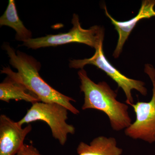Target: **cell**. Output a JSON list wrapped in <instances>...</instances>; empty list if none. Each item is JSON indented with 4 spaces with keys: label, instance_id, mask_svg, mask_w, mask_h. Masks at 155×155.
<instances>
[{
    "label": "cell",
    "instance_id": "1",
    "mask_svg": "<svg viewBox=\"0 0 155 155\" xmlns=\"http://www.w3.org/2000/svg\"><path fill=\"white\" fill-rule=\"evenodd\" d=\"M3 47L10 58V64L17 72H13L7 67H4L1 73L22 84L41 102L57 103L67 108L73 114L80 113L72 104V102H75L74 99L56 90L41 77L39 74L40 64L34 58L19 51L16 53L8 44H5Z\"/></svg>",
    "mask_w": 155,
    "mask_h": 155
},
{
    "label": "cell",
    "instance_id": "2",
    "mask_svg": "<svg viewBox=\"0 0 155 155\" xmlns=\"http://www.w3.org/2000/svg\"><path fill=\"white\" fill-rule=\"evenodd\" d=\"M78 74L80 80L81 91L84 94L82 110L102 111L108 116L112 129L116 131L125 130L131 125L132 120L128 113V105L117 100V93L107 82L95 83L83 69Z\"/></svg>",
    "mask_w": 155,
    "mask_h": 155
},
{
    "label": "cell",
    "instance_id": "3",
    "mask_svg": "<svg viewBox=\"0 0 155 155\" xmlns=\"http://www.w3.org/2000/svg\"><path fill=\"white\" fill-rule=\"evenodd\" d=\"M68 109L57 103L38 102L32 104L25 116L18 122L22 126L37 121L45 122L49 126L53 137L61 145L66 143L69 134L75 133V127L67 122Z\"/></svg>",
    "mask_w": 155,
    "mask_h": 155
},
{
    "label": "cell",
    "instance_id": "4",
    "mask_svg": "<svg viewBox=\"0 0 155 155\" xmlns=\"http://www.w3.org/2000/svg\"><path fill=\"white\" fill-rule=\"evenodd\" d=\"M72 23L73 27L69 32L30 39L24 42L22 45L36 49L41 48L78 43L95 49L101 43L103 42L104 30L102 27L94 25L89 29H84L81 25L78 15L76 14H73Z\"/></svg>",
    "mask_w": 155,
    "mask_h": 155
},
{
    "label": "cell",
    "instance_id": "5",
    "mask_svg": "<svg viewBox=\"0 0 155 155\" xmlns=\"http://www.w3.org/2000/svg\"><path fill=\"white\" fill-rule=\"evenodd\" d=\"M144 72L153 83V96L148 102L138 101L131 105L136 119L125 130V135L134 139H140L150 143L155 142V69L146 64Z\"/></svg>",
    "mask_w": 155,
    "mask_h": 155
},
{
    "label": "cell",
    "instance_id": "6",
    "mask_svg": "<svg viewBox=\"0 0 155 155\" xmlns=\"http://www.w3.org/2000/svg\"><path fill=\"white\" fill-rule=\"evenodd\" d=\"M95 49V53L91 58L70 61L69 67L75 69H83L86 65L91 64L101 69L117 84L119 87L123 90L126 98L125 103L127 105L131 106L134 104L131 93L133 90L137 91L144 96L147 95V90L145 87L144 82L126 77L109 62L104 54L103 42L101 43Z\"/></svg>",
    "mask_w": 155,
    "mask_h": 155
},
{
    "label": "cell",
    "instance_id": "7",
    "mask_svg": "<svg viewBox=\"0 0 155 155\" xmlns=\"http://www.w3.org/2000/svg\"><path fill=\"white\" fill-rule=\"evenodd\" d=\"M32 130L28 124L22 128L18 122L4 114L0 116V155H16Z\"/></svg>",
    "mask_w": 155,
    "mask_h": 155
},
{
    "label": "cell",
    "instance_id": "8",
    "mask_svg": "<svg viewBox=\"0 0 155 155\" xmlns=\"http://www.w3.org/2000/svg\"><path fill=\"white\" fill-rule=\"evenodd\" d=\"M155 5V1H143L141 7L136 16L130 20L123 22L117 21L114 19L108 13L106 6H104L106 16L111 20V22L114 25L119 35L117 45L113 54L114 58H119L122 52L125 41L127 40L131 31L139 21L142 19H149L151 17H155V11L154 9Z\"/></svg>",
    "mask_w": 155,
    "mask_h": 155
},
{
    "label": "cell",
    "instance_id": "9",
    "mask_svg": "<svg viewBox=\"0 0 155 155\" xmlns=\"http://www.w3.org/2000/svg\"><path fill=\"white\" fill-rule=\"evenodd\" d=\"M122 152L116 139L104 136L94 139L89 144L81 142L77 148V155H122Z\"/></svg>",
    "mask_w": 155,
    "mask_h": 155
},
{
    "label": "cell",
    "instance_id": "10",
    "mask_svg": "<svg viewBox=\"0 0 155 155\" xmlns=\"http://www.w3.org/2000/svg\"><path fill=\"white\" fill-rule=\"evenodd\" d=\"M0 100L7 103L12 100L24 101L32 104L41 102L25 86L8 76L0 84Z\"/></svg>",
    "mask_w": 155,
    "mask_h": 155
},
{
    "label": "cell",
    "instance_id": "11",
    "mask_svg": "<svg viewBox=\"0 0 155 155\" xmlns=\"http://www.w3.org/2000/svg\"><path fill=\"white\" fill-rule=\"evenodd\" d=\"M0 25L13 28L16 31L15 38L17 40L24 42L32 38L31 32L26 28L19 19L14 0H9L5 11L0 18Z\"/></svg>",
    "mask_w": 155,
    "mask_h": 155
},
{
    "label": "cell",
    "instance_id": "12",
    "mask_svg": "<svg viewBox=\"0 0 155 155\" xmlns=\"http://www.w3.org/2000/svg\"><path fill=\"white\" fill-rule=\"evenodd\" d=\"M16 155H43L32 144H24Z\"/></svg>",
    "mask_w": 155,
    "mask_h": 155
}]
</instances>
